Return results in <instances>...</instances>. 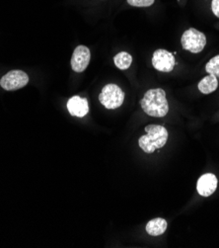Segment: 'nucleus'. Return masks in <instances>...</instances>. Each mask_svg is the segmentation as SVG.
Wrapping results in <instances>:
<instances>
[{
    "mask_svg": "<svg viewBox=\"0 0 219 248\" xmlns=\"http://www.w3.org/2000/svg\"><path fill=\"white\" fill-rule=\"evenodd\" d=\"M142 110L151 117L162 118L168 114L169 105L166 98V93L163 89H150L144 94L140 101Z\"/></svg>",
    "mask_w": 219,
    "mask_h": 248,
    "instance_id": "1",
    "label": "nucleus"
},
{
    "mask_svg": "<svg viewBox=\"0 0 219 248\" xmlns=\"http://www.w3.org/2000/svg\"><path fill=\"white\" fill-rule=\"evenodd\" d=\"M146 135L142 136L138 144L146 154H152L156 150L163 147L168 140V132L166 128L159 125H148L145 127Z\"/></svg>",
    "mask_w": 219,
    "mask_h": 248,
    "instance_id": "2",
    "label": "nucleus"
},
{
    "mask_svg": "<svg viewBox=\"0 0 219 248\" xmlns=\"http://www.w3.org/2000/svg\"><path fill=\"white\" fill-rule=\"evenodd\" d=\"M101 104L107 109L114 110L121 106L125 100V92L116 84H108L99 95Z\"/></svg>",
    "mask_w": 219,
    "mask_h": 248,
    "instance_id": "3",
    "label": "nucleus"
},
{
    "mask_svg": "<svg viewBox=\"0 0 219 248\" xmlns=\"http://www.w3.org/2000/svg\"><path fill=\"white\" fill-rule=\"evenodd\" d=\"M183 48L192 54H199L206 45V37L201 31L190 28L187 30L181 39Z\"/></svg>",
    "mask_w": 219,
    "mask_h": 248,
    "instance_id": "4",
    "label": "nucleus"
},
{
    "mask_svg": "<svg viewBox=\"0 0 219 248\" xmlns=\"http://www.w3.org/2000/svg\"><path fill=\"white\" fill-rule=\"evenodd\" d=\"M29 82V77L22 70H11L0 79V86L7 91L18 90L25 87Z\"/></svg>",
    "mask_w": 219,
    "mask_h": 248,
    "instance_id": "5",
    "label": "nucleus"
},
{
    "mask_svg": "<svg viewBox=\"0 0 219 248\" xmlns=\"http://www.w3.org/2000/svg\"><path fill=\"white\" fill-rule=\"evenodd\" d=\"M152 64L155 69L161 72H170L175 67V57L166 49H157L152 58Z\"/></svg>",
    "mask_w": 219,
    "mask_h": 248,
    "instance_id": "6",
    "label": "nucleus"
},
{
    "mask_svg": "<svg viewBox=\"0 0 219 248\" xmlns=\"http://www.w3.org/2000/svg\"><path fill=\"white\" fill-rule=\"evenodd\" d=\"M91 54L89 48L85 46H78L73 52L71 59V67L75 72H83L89 62Z\"/></svg>",
    "mask_w": 219,
    "mask_h": 248,
    "instance_id": "7",
    "label": "nucleus"
},
{
    "mask_svg": "<svg viewBox=\"0 0 219 248\" xmlns=\"http://www.w3.org/2000/svg\"><path fill=\"white\" fill-rule=\"evenodd\" d=\"M217 178L212 173H207L201 176L197 183V191L203 197L211 196L217 188Z\"/></svg>",
    "mask_w": 219,
    "mask_h": 248,
    "instance_id": "8",
    "label": "nucleus"
},
{
    "mask_svg": "<svg viewBox=\"0 0 219 248\" xmlns=\"http://www.w3.org/2000/svg\"><path fill=\"white\" fill-rule=\"evenodd\" d=\"M67 109L71 116L83 118L89 112L87 99L79 96H73L67 102Z\"/></svg>",
    "mask_w": 219,
    "mask_h": 248,
    "instance_id": "9",
    "label": "nucleus"
},
{
    "mask_svg": "<svg viewBox=\"0 0 219 248\" xmlns=\"http://www.w3.org/2000/svg\"><path fill=\"white\" fill-rule=\"evenodd\" d=\"M167 230V221L164 218L156 217L151 219L146 225V232L149 235L152 236H159L163 234Z\"/></svg>",
    "mask_w": 219,
    "mask_h": 248,
    "instance_id": "10",
    "label": "nucleus"
},
{
    "mask_svg": "<svg viewBox=\"0 0 219 248\" xmlns=\"http://www.w3.org/2000/svg\"><path fill=\"white\" fill-rule=\"evenodd\" d=\"M217 86H218L217 78L212 76V74H209V76L203 78L198 85L199 90L203 94H210L214 92L217 89Z\"/></svg>",
    "mask_w": 219,
    "mask_h": 248,
    "instance_id": "11",
    "label": "nucleus"
},
{
    "mask_svg": "<svg viewBox=\"0 0 219 248\" xmlns=\"http://www.w3.org/2000/svg\"><path fill=\"white\" fill-rule=\"evenodd\" d=\"M114 62L117 68H119L121 70H125V69H128L131 65L132 57L126 52H120L114 58Z\"/></svg>",
    "mask_w": 219,
    "mask_h": 248,
    "instance_id": "12",
    "label": "nucleus"
},
{
    "mask_svg": "<svg viewBox=\"0 0 219 248\" xmlns=\"http://www.w3.org/2000/svg\"><path fill=\"white\" fill-rule=\"evenodd\" d=\"M205 70L209 74L219 78V56L212 58L205 65Z\"/></svg>",
    "mask_w": 219,
    "mask_h": 248,
    "instance_id": "13",
    "label": "nucleus"
},
{
    "mask_svg": "<svg viewBox=\"0 0 219 248\" xmlns=\"http://www.w3.org/2000/svg\"><path fill=\"white\" fill-rule=\"evenodd\" d=\"M155 2V0H128V3L134 7H149Z\"/></svg>",
    "mask_w": 219,
    "mask_h": 248,
    "instance_id": "14",
    "label": "nucleus"
},
{
    "mask_svg": "<svg viewBox=\"0 0 219 248\" xmlns=\"http://www.w3.org/2000/svg\"><path fill=\"white\" fill-rule=\"evenodd\" d=\"M211 10H212L213 14L219 18V0H212Z\"/></svg>",
    "mask_w": 219,
    "mask_h": 248,
    "instance_id": "15",
    "label": "nucleus"
},
{
    "mask_svg": "<svg viewBox=\"0 0 219 248\" xmlns=\"http://www.w3.org/2000/svg\"><path fill=\"white\" fill-rule=\"evenodd\" d=\"M178 2H179V4L181 6H184L186 4V2H187V0H178Z\"/></svg>",
    "mask_w": 219,
    "mask_h": 248,
    "instance_id": "16",
    "label": "nucleus"
}]
</instances>
